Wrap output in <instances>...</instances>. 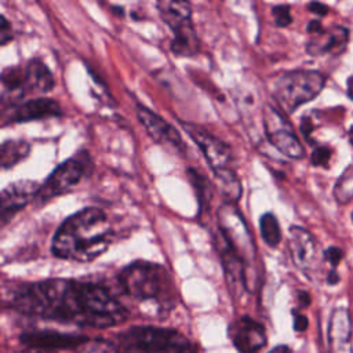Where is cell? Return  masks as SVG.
I'll use <instances>...</instances> for the list:
<instances>
[{"mask_svg": "<svg viewBox=\"0 0 353 353\" xmlns=\"http://www.w3.org/2000/svg\"><path fill=\"white\" fill-rule=\"evenodd\" d=\"M10 305L26 316L90 328H109L128 319V310L108 288L72 279L23 283L12 291Z\"/></svg>", "mask_w": 353, "mask_h": 353, "instance_id": "cell-1", "label": "cell"}, {"mask_svg": "<svg viewBox=\"0 0 353 353\" xmlns=\"http://www.w3.org/2000/svg\"><path fill=\"white\" fill-rule=\"evenodd\" d=\"M112 226L106 212L85 207L61 222L51 241V252L59 259L91 262L110 245Z\"/></svg>", "mask_w": 353, "mask_h": 353, "instance_id": "cell-2", "label": "cell"}, {"mask_svg": "<svg viewBox=\"0 0 353 353\" xmlns=\"http://www.w3.org/2000/svg\"><path fill=\"white\" fill-rule=\"evenodd\" d=\"M119 283L125 295L139 302H156L161 307L174 303V283L168 270L154 262L135 261L121 269Z\"/></svg>", "mask_w": 353, "mask_h": 353, "instance_id": "cell-3", "label": "cell"}, {"mask_svg": "<svg viewBox=\"0 0 353 353\" xmlns=\"http://www.w3.org/2000/svg\"><path fill=\"white\" fill-rule=\"evenodd\" d=\"M113 353H197V349L175 330L135 325L117 336Z\"/></svg>", "mask_w": 353, "mask_h": 353, "instance_id": "cell-4", "label": "cell"}, {"mask_svg": "<svg viewBox=\"0 0 353 353\" xmlns=\"http://www.w3.org/2000/svg\"><path fill=\"white\" fill-rule=\"evenodd\" d=\"M325 76L317 70L295 69L277 76L272 84V95L285 113L313 101L324 88Z\"/></svg>", "mask_w": 353, "mask_h": 353, "instance_id": "cell-5", "label": "cell"}, {"mask_svg": "<svg viewBox=\"0 0 353 353\" xmlns=\"http://www.w3.org/2000/svg\"><path fill=\"white\" fill-rule=\"evenodd\" d=\"M218 228L221 243L230 248L245 265L247 270H252L255 261V245L250 229L233 203H223L218 210Z\"/></svg>", "mask_w": 353, "mask_h": 353, "instance_id": "cell-6", "label": "cell"}, {"mask_svg": "<svg viewBox=\"0 0 353 353\" xmlns=\"http://www.w3.org/2000/svg\"><path fill=\"white\" fill-rule=\"evenodd\" d=\"M92 160L88 152L79 150L72 157L62 161L40 185L34 200L46 203L54 197L62 196L77 186L92 171Z\"/></svg>", "mask_w": 353, "mask_h": 353, "instance_id": "cell-7", "label": "cell"}, {"mask_svg": "<svg viewBox=\"0 0 353 353\" xmlns=\"http://www.w3.org/2000/svg\"><path fill=\"white\" fill-rule=\"evenodd\" d=\"M181 125L201 150L215 176L222 172L234 170L232 167L233 152L228 143L194 123L181 121Z\"/></svg>", "mask_w": 353, "mask_h": 353, "instance_id": "cell-8", "label": "cell"}, {"mask_svg": "<svg viewBox=\"0 0 353 353\" xmlns=\"http://www.w3.org/2000/svg\"><path fill=\"white\" fill-rule=\"evenodd\" d=\"M262 114L266 139L281 154L290 159H302L305 149L294 132L292 125L285 120L283 113L270 105H265Z\"/></svg>", "mask_w": 353, "mask_h": 353, "instance_id": "cell-9", "label": "cell"}, {"mask_svg": "<svg viewBox=\"0 0 353 353\" xmlns=\"http://www.w3.org/2000/svg\"><path fill=\"white\" fill-rule=\"evenodd\" d=\"M135 113L141 125L156 143L167 146L168 149L181 154L186 153V145L178 130L171 123L165 121L142 103L135 105Z\"/></svg>", "mask_w": 353, "mask_h": 353, "instance_id": "cell-10", "label": "cell"}, {"mask_svg": "<svg viewBox=\"0 0 353 353\" xmlns=\"http://www.w3.org/2000/svg\"><path fill=\"white\" fill-rule=\"evenodd\" d=\"M21 343L30 350L51 353L55 350H76L90 341L87 335L68 334L51 330L28 331L19 338Z\"/></svg>", "mask_w": 353, "mask_h": 353, "instance_id": "cell-11", "label": "cell"}, {"mask_svg": "<svg viewBox=\"0 0 353 353\" xmlns=\"http://www.w3.org/2000/svg\"><path fill=\"white\" fill-rule=\"evenodd\" d=\"M62 114L61 105L47 97H39L25 102H19L1 112L3 125L14 123H26L33 120H43L48 117H58Z\"/></svg>", "mask_w": 353, "mask_h": 353, "instance_id": "cell-12", "label": "cell"}, {"mask_svg": "<svg viewBox=\"0 0 353 353\" xmlns=\"http://www.w3.org/2000/svg\"><path fill=\"white\" fill-rule=\"evenodd\" d=\"M40 185L32 179H19L7 185L0 193V221L4 226L11 218L36 199Z\"/></svg>", "mask_w": 353, "mask_h": 353, "instance_id": "cell-13", "label": "cell"}, {"mask_svg": "<svg viewBox=\"0 0 353 353\" xmlns=\"http://www.w3.org/2000/svg\"><path fill=\"white\" fill-rule=\"evenodd\" d=\"M229 335L240 353H255L266 343V332L261 323L243 316L229 327Z\"/></svg>", "mask_w": 353, "mask_h": 353, "instance_id": "cell-14", "label": "cell"}, {"mask_svg": "<svg viewBox=\"0 0 353 353\" xmlns=\"http://www.w3.org/2000/svg\"><path fill=\"white\" fill-rule=\"evenodd\" d=\"M310 40L306 43V52L313 57H321L324 54L338 55L345 51L349 41V29L336 25L324 28L314 34H310Z\"/></svg>", "mask_w": 353, "mask_h": 353, "instance_id": "cell-15", "label": "cell"}, {"mask_svg": "<svg viewBox=\"0 0 353 353\" xmlns=\"http://www.w3.org/2000/svg\"><path fill=\"white\" fill-rule=\"evenodd\" d=\"M327 338L331 353H352V319L347 307L339 306L331 312Z\"/></svg>", "mask_w": 353, "mask_h": 353, "instance_id": "cell-16", "label": "cell"}, {"mask_svg": "<svg viewBox=\"0 0 353 353\" xmlns=\"http://www.w3.org/2000/svg\"><path fill=\"white\" fill-rule=\"evenodd\" d=\"M288 248L296 268L307 270L316 259V241L310 232L301 226L290 228Z\"/></svg>", "mask_w": 353, "mask_h": 353, "instance_id": "cell-17", "label": "cell"}, {"mask_svg": "<svg viewBox=\"0 0 353 353\" xmlns=\"http://www.w3.org/2000/svg\"><path fill=\"white\" fill-rule=\"evenodd\" d=\"M25 83L26 91L46 94L50 92L55 84L54 76L48 66L39 58H32L25 65Z\"/></svg>", "mask_w": 353, "mask_h": 353, "instance_id": "cell-18", "label": "cell"}, {"mask_svg": "<svg viewBox=\"0 0 353 353\" xmlns=\"http://www.w3.org/2000/svg\"><path fill=\"white\" fill-rule=\"evenodd\" d=\"M156 8L164 23L172 32L192 22V4L189 1L159 0L156 3Z\"/></svg>", "mask_w": 353, "mask_h": 353, "instance_id": "cell-19", "label": "cell"}, {"mask_svg": "<svg viewBox=\"0 0 353 353\" xmlns=\"http://www.w3.org/2000/svg\"><path fill=\"white\" fill-rule=\"evenodd\" d=\"M171 40V51L175 57H193L199 51V37L193 28V23L189 22L174 32Z\"/></svg>", "mask_w": 353, "mask_h": 353, "instance_id": "cell-20", "label": "cell"}, {"mask_svg": "<svg viewBox=\"0 0 353 353\" xmlns=\"http://www.w3.org/2000/svg\"><path fill=\"white\" fill-rule=\"evenodd\" d=\"M30 152V143L21 139L4 141L0 148V165L8 170L22 161Z\"/></svg>", "mask_w": 353, "mask_h": 353, "instance_id": "cell-21", "label": "cell"}, {"mask_svg": "<svg viewBox=\"0 0 353 353\" xmlns=\"http://www.w3.org/2000/svg\"><path fill=\"white\" fill-rule=\"evenodd\" d=\"M259 232L263 241L272 248L277 247L279 243L281 241V229L273 212H265L263 215H261Z\"/></svg>", "mask_w": 353, "mask_h": 353, "instance_id": "cell-22", "label": "cell"}, {"mask_svg": "<svg viewBox=\"0 0 353 353\" xmlns=\"http://www.w3.org/2000/svg\"><path fill=\"white\" fill-rule=\"evenodd\" d=\"M188 175H189V181H190V183L196 192V196H197L199 210H200V212H203V211H205V207L211 203V196H212L211 185L204 178V175L199 174L193 168L188 170Z\"/></svg>", "mask_w": 353, "mask_h": 353, "instance_id": "cell-23", "label": "cell"}, {"mask_svg": "<svg viewBox=\"0 0 353 353\" xmlns=\"http://www.w3.org/2000/svg\"><path fill=\"white\" fill-rule=\"evenodd\" d=\"M332 193L339 204H346L353 200V164L347 167L338 178Z\"/></svg>", "mask_w": 353, "mask_h": 353, "instance_id": "cell-24", "label": "cell"}, {"mask_svg": "<svg viewBox=\"0 0 353 353\" xmlns=\"http://www.w3.org/2000/svg\"><path fill=\"white\" fill-rule=\"evenodd\" d=\"M272 17L277 28H285L292 22L291 8L287 4H279L272 8Z\"/></svg>", "mask_w": 353, "mask_h": 353, "instance_id": "cell-25", "label": "cell"}, {"mask_svg": "<svg viewBox=\"0 0 353 353\" xmlns=\"http://www.w3.org/2000/svg\"><path fill=\"white\" fill-rule=\"evenodd\" d=\"M110 345L102 339H90L87 343L73 350V353H110Z\"/></svg>", "mask_w": 353, "mask_h": 353, "instance_id": "cell-26", "label": "cell"}, {"mask_svg": "<svg viewBox=\"0 0 353 353\" xmlns=\"http://www.w3.org/2000/svg\"><path fill=\"white\" fill-rule=\"evenodd\" d=\"M332 156V150L328 146H317L310 154V163L314 167H327Z\"/></svg>", "mask_w": 353, "mask_h": 353, "instance_id": "cell-27", "label": "cell"}, {"mask_svg": "<svg viewBox=\"0 0 353 353\" xmlns=\"http://www.w3.org/2000/svg\"><path fill=\"white\" fill-rule=\"evenodd\" d=\"M342 258H343V251H342L339 247L331 245V247H328V248L324 251V259H325L334 269L339 265V262L342 261Z\"/></svg>", "mask_w": 353, "mask_h": 353, "instance_id": "cell-28", "label": "cell"}, {"mask_svg": "<svg viewBox=\"0 0 353 353\" xmlns=\"http://www.w3.org/2000/svg\"><path fill=\"white\" fill-rule=\"evenodd\" d=\"M12 39L11 25L4 14H0V44L6 46Z\"/></svg>", "mask_w": 353, "mask_h": 353, "instance_id": "cell-29", "label": "cell"}, {"mask_svg": "<svg viewBox=\"0 0 353 353\" xmlns=\"http://www.w3.org/2000/svg\"><path fill=\"white\" fill-rule=\"evenodd\" d=\"M292 325H294V330L296 332H303L306 331L307 325H309V320L305 314L296 312V310H292Z\"/></svg>", "mask_w": 353, "mask_h": 353, "instance_id": "cell-30", "label": "cell"}, {"mask_svg": "<svg viewBox=\"0 0 353 353\" xmlns=\"http://www.w3.org/2000/svg\"><path fill=\"white\" fill-rule=\"evenodd\" d=\"M307 10L316 15H320V17H324L328 14V7L323 3H317V1H313V3H309L307 4Z\"/></svg>", "mask_w": 353, "mask_h": 353, "instance_id": "cell-31", "label": "cell"}, {"mask_svg": "<svg viewBox=\"0 0 353 353\" xmlns=\"http://www.w3.org/2000/svg\"><path fill=\"white\" fill-rule=\"evenodd\" d=\"M298 301H299L301 306L306 307L310 305V295L306 291H298Z\"/></svg>", "mask_w": 353, "mask_h": 353, "instance_id": "cell-32", "label": "cell"}, {"mask_svg": "<svg viewBox=\"0 0 353 353\" xmlns=\"http://www.w3.org/2000/svg\"><path fill=\"white\" fill-rule=\"evenodd\" d=\"M339 274L336 273V270L335 269H332L330 273H328V276H327V283L330 284V285H334V284H336V283H339Z\"/></svg>", "mask_w": 353, "mask_h": 353, "instance_id": "cell-33", "label": "cell"}, {"mask_svg": "<svg viewBox=\"0 0 353 353\" xmlns=\"http://www.w3.org/2000/svg\"><path fill=\"white\" fill-rule=\"evenodd\" d=\"M269 353H292L291 352V347L287 346V345H279L276 347H273Z\"/></svg>", "mask_w": 353, "mask_h": 353, "instance_id": "cell-34", "label": "cell"}, {"mask_svg": "<svg viewBox=\"0 0 353 353\" xmlns=\"http://www.w3.org/2000/svg\"><path fill=\"white\" fill-rule=\"evenodd\" d=\"M346 85H347V95L349 98L353 101V76H350L346 81Z\"/></svg>", "mask_w": 353, "mask_h": 353, "instance_id": "cell-35", "label": "cell"}, {"mask_svg": "<svg viewBox=\"0 0 353 353\" xmlns=\"http://www.w3.org/2000/svg\"><path fill=\"white\" fill-rule=\"evenodd\" d=\"M112 10H114L113 12L117 14L119 17H123V15H124V10H123L121 7H112Z\"/></svg>", "mask_w": 353, "mask_h": 353, "instance_id": "cell-36", "label": "cell"}, {"mask_svg": "<svg viewBox=\"0 0 353 353\" xmlns=\"http://www.w3.org/2000/svg\"><path fill=\"white\" fill-rule=\"evenodd\" d=\"M347 135H349V142H350V143H352V146H353V125L349 128Z\"/></svg>", "mask_w": 353, "mask_h": 353, "instance_id": "cell-37", "label": "cell"}, {"mask_svg": "<svg viewBox=\"0 0 353 353\" xmlns=\"http://www.w3.org/2000/svg\"><path fill=\"white\" fill-rule=\"evenodd\" d=\"M352 221H353V212H352Z\"/></svg>", "mask_w": 353, "mask_h": 353, "instance_id": "cell-38", "label": "cell"}]
</instances>
